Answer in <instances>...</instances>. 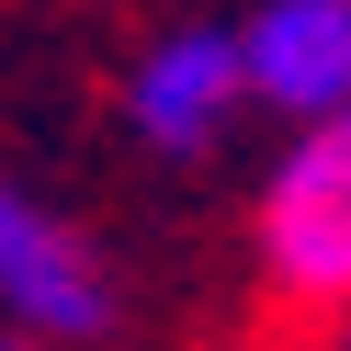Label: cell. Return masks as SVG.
Masks as SVG:
<instances>
[{"label":"cell","mask_w":351,"mask_h":351,"mask_svg":"<svg viewBox=\"0 0 351 351\" xmlns=\"http://www.w3.org/2000/svg\"><path fill=\"white\" fill-rule=\"evenodd\" d=\"M250 261L261 295L306 328H351V102L295 114L250 193Z\"/></svg>","instance_id":"obj_1"},{"label":"cell","mask_w":351,"mask_h":351,"mask_svg":"<svg viewBox=\"0 0 351 351\" xmlns=\"http://www.w3.org/2000/svg\"><path fill=\"white\" fill-rule=\"evenodd\" d=\"M0 328L34 351H102L125 328L114 250L34 182H0Z\"/></svg>","instance_id":"obj_2"},{"label":"cell","mask_w":351,"mask_h":351,"mask_svg":"<svg viewBox=\"0 0 351 351\" xmlns=\"http://www.w3.org/2000/svg\"><path fill=\"white\" fill-rule=\"evenodd\" d=\"M125 136L159 147V159H215L238 114H250V80H238V34L227 23H170L125 57Z\"/></svg>","instance_id":"obj_3"},{"label":"cell","mask_w":351,"mask_h":351,"mask_svg":"<svg viewBox=\"0 0 351 351\" xmlns=\"http://www.w3.org/2000/svg\"><path fill=\"white\" fill-rule=\"evenodd\" d=\"M238 80H250V114L295 125L351 102V0H250L238 12Z\"/></svg>","instance_id":"obj_4"},{"label":"cell","mask_w":351,"mask_h":351,"mask_svg":"<svg viewBox=\"0 0 351 351\" xmlns=\"http://www.w3.org/2000/svg\"><path fill=\"white\" fill-rule=\"evenodd\" d=\"M0 351H34V340H12V328H0Z\"/></svg>","instance_id":"obj_5"}]
</instances>
